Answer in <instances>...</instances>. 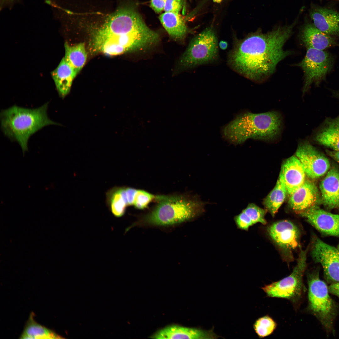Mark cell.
<instances>
[{
  "instance_id": "10",
  "label": "cell",
  "mask_w": 339,
  "mask_h": 339,
  "mask_svg": "<svg viewBox=\"0 0 339 339\" xmlns=\"http://www.w3.org/2000/svg\"><path fill=\"white\" fill-rule=\"evenodd\" d=\"M296 154L306 175L310 178L316 179L322 176L331 168L328 159L307 140L299 143Z\"/></svg>"
},
{
  "instance_id": "13",
  "label": "cell",
  "mask_w": 339,
  "mask_h": 339,
  "mask_svg": "<svg viewBox=\"0 0 339 339\" xmlns=\"http://www.w3.org/2000/svg\"><path fill=\"white\" fill-rule=\"evenodd\" d=\"M318 231L339 237V215L322 209L316 205L298 213Z\"/></svg>"
},
{
  "instance_id": "33",
  "label": "cell",
  "mask_w": 339,
  "mask_h": 339,
  "mask_svg": "<svg viewBox=\"0 0 339 339\" xmlns=\"http://www.w3.org/2000/svg\"><path fill=\"white\" fill-rule=\"evenodd\" d=\"M328 288L330 293L339 297V282L330 284Z\"/></svg>"
},
{
  "instance_id": "19",
  "label": "cell",
  "mask_w": 339,
  "mask_h": 339,
  "mask_svg": "<svg viewBox=\"0 0 339 339\" xmlns=\"http://www.w3.org/2000/svg\"><path fill=\"white\" fill-rule=\"evenodd\" d=\"M301 30V40L306 48L323 50L339 46L334 38L319 30L313 24L306 23Z\"/></svg>"
},
{
  "instance_id": "6",
  "label": "cell",
  "mask_w": 339,
  "mask_h": 339,
  "mask_svg": "<svg viewBox=\"0 0 339 339\" xmlns=\"http://www.w3.org/2000/svg\"><path fill=\"white\" fill-rule=\"evenodd\" d=\"M308 283V309L319 320L327 332L333 333L337 308L329 295L328 287L320 279L318 272H316L309 274Z\"/></svg>"
},
{
  "instance_id": "20",
  "label": "cell",
  "mask_w": 339,
  "mask_h": 339,
  "mask_svg": "<svg viewBox=\"0 0 339 339\" xmlns=\"http://www.w3.org/2000/svg\"><path fill=\"white\" fill-rule=\"evenodd\" d=\"M324 205L332 209L337 207L339 202V169L333 166L329 169L320 185Z\"/></svg>"
},
{
  "instance_id": "39",
  "label": "cell",
  "mask_w": 339,
  "mask_h": 339,
  "mask_svg": "<svg viewBox=\"0 0 339 339\" xmlns=\"http://www.w3.org/2000/svg\"><path fill=\"white\" fill-rule=\"evenodd\" d=\"M337 207H338V208H339V202H338V206H337Z\"/></svg>"
},
{
  "instance_id": "16",
  "label": "cell",
  "mask_w": 339,
  "mask_h": 339,
  "mask_svg": "<svg viewBox=\"0 0 339 339\" xmlns=\"http://www.w3.org/2000/svg\"><path fill=\"white\" fill-rule=\"evenodd\" d=\"M290 195L289 200V206L298 213L316 205L320 197L315 185L311 181L306 180L303 184Z\"/></svg>"
},
{
  "instance_id": "12",
  "label": "cell",
  "mask_w": 339,
  "mask_h": 339,
  "mask_svg": "<svg viewBox=\"0 0 339 339\" xmlns=\"http://www.w3.org/2000/svg\"><path fill=\"white\" fill-rule=\"evenodd\" d=\"M268 235L286 257L292 259V251L300 246V232L292 222L283 220L269 226Z\"/></svg>"
},
{
  "instance_id": "35",
  "label": "cell",
  "mask_w": 339,
  "mask_h": 339,
  "mask_svg": "<svg viewBox=\"0 0 339 339\" xmlns=\"http://www.w3.org/2000/svg\"><path fill=\"white\" fill-rule=\"evenodd\" d=\"M227 43L224 41H221L219 43L220 47L222 50L226 49L228 46Z\"/></svg>"
},
{
  "instance_id": "9",
  "label": "cell",
  "mask_w": 339,
  "mask_h": 339,
  "mask_svg": "<svg viewBox=\"0 0 339 339\" xmlns=\"http://www.w3.org/2000/svg\"><path fill=\"white\" fill-rule=\"evenodd\" d=\"M334 58L331 54L323 50L307 48L304 57L297 66L300 67L304 74L303 95L314 84L319 86L326 80L327 75L331 71Z\"/></svg>"
},
{
  "instance_id": "26",
  "label": "cell",
  "mask_w": 339,
  "mask_h": 339,
  "mask_svg": "<svg viewBox=\"0 0 339 339\" xmlns=\"http://www.w3.org/2000/svg\"><path fill=\"white\" fill-rule=\"evenodd\" d=\"M64 47V57L78 73L85 65L87 57L84 44L81 43L71 46L65 43Z\"/></svg>"
},
{
  "instance_id": "32",
  "label": "cell",
  "mask_w": 339,
  "mask_h": 339,
  "mask_svg": "<svg viewBox=\"0 0 339 339\" xmlns=\"http://www.w3.org/2000/svg\"><path fill=\"white\" fill-rule=\"evenodd\" d=\"M137 190L131 187H126V191L128 206L133 205Z\"/></svg>"
},
{
  "instance_id": "4",
  "label": "cell",
  "mask_w": 339,
  "mask_h": 339,
  "mask_svg": "<svg viewBox=\"0 0 339 339\" xmlns=\"http://www.w3.org/2000/svg\"><path fill=\"white\" fill-rule=\"evenodd\" d=\"M48 103L38 108H26L14 105L1 111V128L11 140L17 142L23 154L28 151L30 137L45 126L60 125L50 119L47 110Z\"/></svg>"
},
{
  "instance_id": "38",
  "label": "cell",
  "mask_w": 339,
  "mask_h": 339,
  "mask_svg": "<svg viewBox=\"0 0 339 339\" xmlns=\"http://www.w3.org/2000/svg\"><path fill=\"white\" fill-rule=\"evenodd\" d=\"M337 249H338V250L339 251V244H338V246H337Z\"/></svg>"
},
{
  "instance_id": "37",
  "label": "cell",
  "mask_w": 339,
  "mask_h": 339,
  "mask_svg": "<svg viewBox=\"0 0 339 339\" xmlns=\"http://www.w3.org/2000/svg\"><path fill=\"white\" fill-rule=\"evenodd\" d=\"M213 0V2H214L215 3H220L222 1V0Z\"/></svg>"
},
{
  "instance_id": "14",
  "label": "cell",
  "mask_w": 339,
  "mask_h": 339,
  "mask_svg": "<svg viewBox=\"0 0 339 339\" xmlns=\"http://www.w3.org/2000/svg\"><path fill=\"white\" fill-rule=\"evenodd\" d=\"M305 175L300 161L297 156H293L283 164L279 179L285 187L287 193L291 195L304 183Z\"/></svg>"
},
{
  "instance_id": "1",
  "label": "cell",
  "mask_w": 339,
  "mask_h": 339,
  "mask_svg": "<svg viewBox=\"0 0 339 339\" xmlns=\"http://www.w3.org/2000/svg\"><path fill=\"white\" fill-rule=\"evenodd\" d=\"M299 15L290 24L278 26L266 33L259 30L239 41L229 56L230 65L251 80H266L274 73L279 63L290 54L284 46L292 35Z\"/></svg>"
},
{
  "instance_id": "27",
  "label": "cell",
  "mask_w": 339,
  "mask_h": 339,
  "mask_svg": "<svg viewBox=\"0 0 339 339\" xmlns=\"http://www.w3.org/2000/svg\"><path fill=\"white\" fill-rule=\"evenodd\" d=\"M287 193L284 184L279 179L274 189L265 199L264 204L272 216H274L284 202Z\"/></svg>"
},
{
  "instance_id": "28",
  "label": "cell",
  "mask_w": 339,
  "mask_h": 339,
  "mask_svg": "<svg viewBox=\"0 0 339 339\" xmlns=\"http://www.w3.org/2000/svg\"><path fill=\"white\" fill-rule=\"evenodd\" d=\"M277 324L268 315L261 317L257 319L253 325L254 329L260 338H263L271 335L276 328Z\"/></svg>"
},
{
  "instance_id": "25",
  "label": "cell",
  "mask_w": 339,
  "mask_h": 339,
  "mask_svg": "<svg viewBox=\"0 0 339 339\" xmlns=\"http://www.w3.org/2000/svg\"><path fill=\"white\" fill-rule=\"evenodd\" d=\"M34 314H30L26 322L20 339H60L61 336L52 330L37 323L34 318Z\"/></svg>"
},
{
  "instance_id": "29",
  "label": "cell",
  "mask_w": 339,
  "mask_h": 339,
  "mask_svg": "<svg viewBox=\"0 0 339 339\" xmlns=\"http://www.w3.org/2000/svg\"><path fill=\"white\" fill-rule=\"evenodd\" d=\"M156 196L144 191L137 190L133 205L137 208L144 209L148 206L151 201L156 198Z\"/></svg>"
},
{
  "instance_id": "23",
  "label": "cell",
  "mask_w": 339,
  "mask_h": 339,
  "mask_svg": "<svg viewBox=\"0 0 339 339\" xmlns=\"http://www.w3.org/2000/svg\"><path fill=\"white\" fill-rule=\"evenodd\" d=\"M159 19L172 38L178 40L184 38L187 32V28L179 13L165 12L159 16Z\"/></svg>"
},
{
  "instance_id": "36",
  "label": "cell",
  "mask_w": 339,
  "mask_h": 339,
  "mask_svg": "<svg viewBox=\"0 0 339 339\" xmlns=\"http://www.w3.org/2000/svg\"><path fill=\"white\" fill-rule=\"evenodd\" d=\"M331 92L334 97L339 99V90H332Z\"/></svg>"
},
{
  "instance_id": "15",
  "label": "cell",
  "mask_w": 339,
  "mask_h": 339,
  "mask_svg": "<svg viewBox=\"0 0 339 339\" xmlns=\"http://www.w3.org/2000/svg\"><path fill=\"white\" fill-rule=\"evenodd\" d=\"M154 339H217L219 337L213 329L206 330L196 328L172 325L161 329L152 336Z\"/></svg>"
},
{
  "instance_id": "22",
  "label": "cell",
  "mask_w": 339,
  "mask_h": 339,
  "mask_svg": "<svg viewBox=\"0 0 339 339\" xmlns=\"http://www.w3.org/2000/svg\"><path fill=\"white\" fill-rule=\"evenodd\" d=\"M266 210L261 208L254 204H249L245 209L234 218L237 228L242 230L248 231L249 228L257 223L266 224L265 216Z\"/></svg>"
},
{
  "instance_id": "31",
  "label": "cell",
  "mask_w": 339,
  "mask_h": 339,
  "mask_svg": "<svg viewBox=\"0 0 339 339\" xmlns=\"http://www.w3.org/2000/svg\"><path fill=\"white\" fill-rule=\"evenodd\" d=\"M166 0H151L150 7L157 13L164 10Z\"/></svg>"
},
{
  "instance_id": "34",
  "label": "cell",
  "mask_w": 339,
  "mask_h": 339,
  "mask_svg": "<svg viewBox=\"0 0 339 339\" xmlns=\"http://www.w3.org/2000/svg\"><path fill=\"white\" fill-rule=\"evenodd\" d=\"M326 151L327 154L335 160L339 165V151L329 150H326Z\"/></svg>"
},
{
  "instance_id": "30",
  "label": "cell",
  "mask_w": 339,
  "mask_h": 339,
  "mask_svg": "<svg viewBox=\"0 0 339 339\" xmlns=\"http://www.w3.org/2000/svg\"><path fill=\"white\" fill-rule=\"evenodd\" d=\"M182 3V0H166L164 10L165 12L179 13Z\"/></svg>"
},
{
  "instance_id": "24",
  "label": "cell",
  "mask_w": 339,
  "mask_h": 339,
  "mask_svg": "<svg viewBox=\"0 0 339 339\" xmlns=\"http://www.w3.org/2000/svg\"><path fill=\"white\" fill-rule=\"evenodd\" d=\"M125 187L115 186L106 193V203L113 214L120 217L125 213L128 206Z\"/></svg>"
},
{
  "instance_id": "17",
  "label": "cell",
  "mask_w": 339,
  "mask_h": 339,
  "mask_svg": "<svg viewBox=\"0 0 339 339\" xmlns=\"http://www.w3.org/2000/svg\"><path fill=\"white\" fill-rule=\"evenodd\" d=\"M314 26L330 35L339 36V13L331 9L313 7L309 11Z\"/></svg>"
},
{
  "instance_id": "11",
  "label": "cell",
  "mask_w": 339,
  "mask_h": 339,
  "mask_svg": "<svg viewBox=\"0 0 339 339\" xmlns=\"http://www.w3.org/2000/svg\"><path fill=\"white\" fill-rule=\"evenodd\" d=\"M311 254L314 261L322 266L327 282L331 284L339 282L338 249L316 237L313 243Z\"/></svg>"
},
{
  "instance_id": "18",
  "label": "cell",
  "mask_w": 339,
  "mask_h": 339,
  "mask_svg": "<svg viewBox=\"0 0 339 339\" xmlns=\"http://www.w3.org/2000/svg\"><path fill=\"white\" fill-rule=\"evenodd\" d=\"M313 140L317 143L339 151V115L326 118L315 132Z\"/></svg>"
},
{
  "instance_id": "21",
  "label": "cell",
  "mask_w": 339,
  "mask_h": 339,
  "mask_svg": "<svg viewBox=\"0 0 339 339\" xmlns=\"http://www.w3.org/2000/svg\"><path fill=\"white\" fill-rule=\"evenodd\" d=\"M77 72L63 57L51 73L59 96L63 99L70 92L73 81Z\"/></svg>"
},
{
  "instance_id": "2",
  "label": "cell",
  "mask_w": 339,
  "mask_h": 339,
  "mask_svg": "<svg viewBox=\"0 0 339 339\" xmlns=\"http://www.w3.org/2000/svg\"><path fill=\"white\" fill-rule=\"evenodd\" d=\"M159 40L158 33L148 27L137 12L124 7L94 31L90 46L94 52L113 56L149 48Z\"/></svg>"
},
{
  "instance_id": "3",
  "label": "cell",
  "mask_w": 339,
  "mask_h": 339,
  "mask_svg": "<svg viewBox=\"0 0 339 339\" xmlns=\"http://www.w3.org/2000/svg\"><path fill=\"white\" fill-rule=\"evenodd\" d=\"M282 119L278 112L272 111L261 113L249 112L241 113L222 129L223 138L236 145L248 139L274 141L281 132Z\"/></svg>"
},
{
  "instance_id": "40",
  "label": "cell",
  "mask_w": 339,
  "mask_h": 339,
  "mask_svg": "<svg viewBox=\"0 0 339 339\" xmlns=\"http://www.w3.org/2000/svg\"></svg>"
},
{
  "instance_id": "8",
  "label": "cell",
  "mask_w": 339,
  "mask_h": 339,
  "mask_svg": "<svg viewBox=\"0 0 339 339\" xmlns=\"http://www.w3.org/2000/svg\"><path fill=\"white\" fill-rule=\"evenodd\" d=\"M218 53L217 39L212 29L206 28L191 41L179 62L182 68H188L213 60Z\"/></svg>"
},
{
  "instance_id": "5",
  "label": "cell",
  "mask_w": 339,
  "mask_h": 339,
  "mask_svg": "<svg viewBox=\"0 0 339 339\" xmlns=\"http://www.w3.org/2000/svg\"><path fill=\"white\" fill-rule=\"evenodd\" d=\"M158 203L144 219L145 223L167 225L192 220L205 211V203L196 197L183 195L158 196Z\"/></svg>"
},
{
  "instance_id": "7",
  "label": "cell",
  "mask_w": 339,
  "mask_h": 339,
  "mask_svg": "<svg viewBox=\"0 0 339 339\" xmlns=\"http://www.w3.org/2000/svg\"><path fill=\"white\" fill-rule=\"evenodd\" d=\"M308 249H300L297 264L289 275L261 288L268 296L286 299L294 305H299L305 291L303 277Z\"/></svg>"
}]
</instances>
